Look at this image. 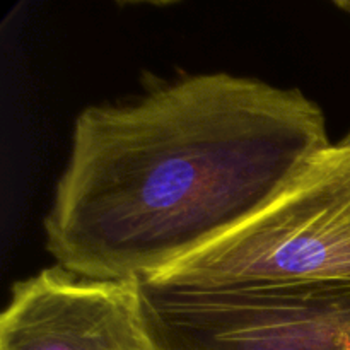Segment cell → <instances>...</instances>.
Here are the masks:
<instances>
[{
    "label": "cell",
    "instance_id": "cell-1",
    "mask_svg": "<svg viewBox=\"0 0 350 350\" xmlns=\"http://www.w3.org/2000/svg\"><path fill=\"white\" fill-rule=\"evenodd\" d=\"M330 146L303 92L224 72L91 106L44 217L46 250L77 275L156 279L248 222Z\"/></svg>",
    "mask_w": 350,
    "mask_h": 350
},
{
    "label": "cell",
    "instance_id": "cell-2",
    "mask_svg": "<svg viewBox=\"0 0 350 350\" xmlns=\"http://www.w3.org/2000/svg\"><path fill=\"white\" fill-rule=\"evenodd\" d=\"M150 280L187 287L350 284V144L325 149L248 222Z\"/></svg>",
    "mask_w": 350,
    "mask_h": 350
},
{
    "label": "cell",
    "instance_id": "cell-3",
    "mask_svg": "<svg viewBox=\"0 0 350 350\" xmlns=\"http://www.w3.org/2000/svg\"><path fill=\"white\" fill-rule=\"evenodd\" d=\"M146 350H350V284L140 280Z\"/></svg>",
    "mask_w": 350,
    "mask_h": 350
},
{
    "label": "cell",
    "instance_id": "cell-4",
    "mask_svg": "<svg viewBox=\"0 0 350 350\" xmlns=\"http://www.w3.org/2000/svg\"><path fill=\"white\" fill-rule=\"evenodd\" d=\"M0 350H146L139 282L41 270L12 287Z\"/></svg>",
    "mask_w": 350,
    "mask_h": 350
},
{
    "label": "cell",
    "instance_id": "cell-5",
    "mask_svg": "<svg viewBox=\"0 0 350 350\" xmlns=\"http://www.w3.org/2000/svg\"><path fill=\"white\" fill-rule=\"evenodd\" d=\"M335 5L340 7V9H344L345 12H349V14H350V0H338V2H335ZM342 142L350 144V132H349V135L345 137L344 140H342Z\"/></svg>",
    "mask_w": 350,
    "mask_h": 350
}]
</instances>
